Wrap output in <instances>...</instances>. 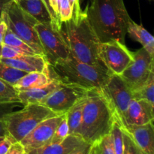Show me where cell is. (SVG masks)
<instances>
[{
	"label": "cell",
	"mask_w": 154,
	"mask_h": 154,
	"mask_svg": "<svg viewBox=\"0 0 154 154\" xmlns=\"http://www.w3.org/2000/svg\"><path fill=\"white\" fill-rule=\"evenodd\" d=\"M20 103L18 91L14 86L0 78V104Z\"/></svg>",
	"instance_id": "25"
},
{
	"label": "cell",
	"mask_w": 154,
	"mask_h": 154,
	"mask_svg": "<svg viewBox=\"0 0 154 154\" xmlns=\"http://www.w3.org/2000/svg\"><path fill=\"white\" fill-rule=\"evenodd\" d=\"M64 114H59L41 122L23 139L20 141L25 151L41 148L51 143L57 126Z\"/></svg>",
	"instance_id": "12"
},
{
	"label": "cell",
	"mask_w": 154,
	"mask_h": 154,
	"mask_svg": "<svg viewBox=\"0 0 154 154\" xmlns=\"http://www.w3.org/2000/svg\"><path fill=\"white\" fill-rule=\"evenodd\" d=\"M56 115L58 114L40 104H28L6 114L4 120L8 132L20 142L41 122Z\"/></svg>",
	"instance_id": "6"
},
{
	"label": "cell",
	"mask_w": 154,
	"mask_h": 154,
	"mask_svg": "<svg viewBox=\"0 0 154 154\" xmlns=\"http://www.w3.org/2000/svg\"><path fill=\"white\" fill-rule=\"evenodd\" d=\"M53 81L49 75V70L48 72H29L20 78L14 87L17 91L27 90L43 87Z\"/></svg>",
	"instance_id": "20"
},
{
	"label": "cell",
	"mask_w": 154,
	"mask_h": 154,
	"mask_svg": "<svg viewBox=\"0 0 154 154\" xmlns=\"http://www.w3.org/2000/svg\"><path fill=\"white\" fill-rule=\"evenodd\" d=\"M15 142H17V141H16V140L10 134L0 139V154L7 153L12 144H14Z\"/></svg>",
	"instance_id": "31"
},
{
	"label": "cell",
	"mask_w": 154,
	"mask_h": 154,
	"mask_svg": "<svg viewBox=\"0 0 154 154\" xmlns=\"http://www.w3.org/2000/svg\"><path fill=\"white\" fill-rule=\"evenodd\" d=\"M24 154H28V153H26V152H25V153H24Z\"/></svg>",
	"instance_id": "43"
},
{
	"label": "cell",
	"mask_w": 154,
	"mask_h": 154,
	"mask_svg": "<svg viewBox=\"0 0 154 154\" xmlns=\"http://www.w3.org/2000/svg\"><path fill=\"white\" fill-rule=\"evenodd\" d=\"M122 126L132 137L143 154H154L153 121L138 126Z\"/></svg>",
	"instance_id": "14"
},
{
	"label": "cell",
	"mask_w": 154,
	"mask_h": 154,
	"mask_svg": "<svg viewBox=\"0 0 154 154\" xmlns=\"http://www.w3.org/2000/svg\"><path fill=\"white\" fill-rule=\"evenodd\" d=\"M127 33L131 38L141 44L142 48L154 57V38L143 26L131 20L127 27Z\"/></svg>",
	"instance_id": "18"
},
{
	"label": "cell",
	"mask_w": 154,
	"mask_h": 154,
	"mask_svg": "<svg viewBox=\"0 0 154 154\" xmlns=\"http://www.w3.org/2000/svg\"><path fill=\"white\" fill-rule=\"evenodd\" d=\"M102 92L116 114L121 118L126 112L132 98V91L120 75L111 74L102 90Z\"/></svg>",
	"instance_id": "11"
},
{
	"label": "cell",
	"mask_w": 154,
	"mask_h": 154,
	"mask_svg": "<svg viewBox=\"0 0 154 154\" xmlns=\"http://www.w3.org/2000/svg\"><path fill=\"white\" fill-rule=\"evenodd\" d=\"M18 104L20 103H2L0 104V139L9 135L6 129L5 123V117L8 113L12 112L17 107Z\"/></svg>",
	"instance_id": "27"
},
{
	"label": "cell",
	"mask_w": 154,
	"mask_h": 154,
	"mask_svg": "<svg viewBox=\"0 0 154 154\" xmlns=\"http://www.w3.org/2000/svg\"><path fill=\"white\" fill-rule=\"evenodd\" d=\"M88 90L76 85L63 84L45 98L40 105L47 107L57 114H65L78 101L87 95Z\"/></svg>",
	"instance_id": "10"
},
{
	"label": "cell",
	"mask_w": 154,
	"mask_h": 154,
	"mask_svg": "<svg viewBox=\"0 0 154 154\" xmlns=\"http://www.w3.org/2000/svg\"><path fill=\"white\" fill-rule=\"evenodd\" d=\"M26 74V72L15 69L0 60V78L12 86H14Z\"/></svg>",
	"instance_id": "24"
},
{
	"label": "cell",
	"mask_w": 154,
	"mask_h": 154,
	"mask_svg": "<svg viewBox=\"0 0 154 154\" xmlns=\"http://www.w3.org/2000/svg\"><path fill=\"white\" fill-rule=\"evenodd\" d=\"M15 2L38 23H52L51 15L42 0H17Z\"/></svg>",
	"instance_id": "19"
},
{
	"label": "cell",
	"mask_w": 154,
	"mask_h": 154,
	"mask_svg": "<svg viewBox=\"0 0 154 154\" xmlns=\"http://www.w3.org/2000/svg\"><path fill=\"white\" fill-rule=\"evenodd\" d=\"M94 154H114L113 140L111 133L105 135L93 144Z\"/></svg>",
	"instance_id": "26"
},
{
	"label": "cell",
	"mask_w": 154,
	"mask_h": 154,
	"mask_svg": "<svg viewBox=\"0 0 154 154\" xmlns=\"http://www.w3.org/2000/svg\"><path fill=\"white\" fill-rule=\"evenodd\" d=\"M87 96V95H86ZM86 96L80 99L74 106H72L65 114L69 126V135H75L79 136L80 128L82 121L83 109L85 103Z\"/></svg>",
	"instance_id": "21"
},
{
	"label": "cell",
	"mask_w": 154,
	"mask_h": 154,
	"mask_svg": "<svg viewBox=\"0 0 154 154\" xmlns=\"http://www.w3.org/2000/svg\"><path fill=\"white\" fill-rule=\"evenodd\" d=\"M60 31L70 50V56L90 65L102 64L99 58V42L85 12L62 23Z\"/></svg>",
	"instance_id": "4"
},
{
	"label": "cell",
	"mask_w": 154,
	"mask_h": 154,
	"mask_svg": "<svg viewBox=\"0 0 154 154\" xmlns=\"http://www.w3.org/2000/svg\"><path fill=\"white\" fill-rule=\"evenodd\" d=\"M69 2L71 8H72V13H73L72 18L78 17L80 14H81V12L82 11L81 8V5H80V1L79 0H69Z\"/></svg>",
	"instance_id": "33"
},
{
	"label": "cell",
	"mask_w": 154,
	"mask_h": 154,
	"mask_svg": "<svg viewBox=\"0 0 154 154\" xmlns=\"http://www.w3.org/2000/svg\"><path fill=\"white\" fill-rule=\"evenodd\" d=\"M2 45H0V60H1V52H2Z\"/></svg>",
	"instance_id": "39"
},
{
	"label": "cell",
	"mask_w": 154,
	"mask_h": 154,
	"mask_svg": "<svg viewBox=\"0 0 154 154\" xmlns=\"http://www.w3.org/2000/svg\"><path fill=\"white\" fill-rule=\"evenodd\" d=\"M10 1H11V0H0V16H1V14L4 9L5 6Z\"/></svg>",
	"instance_id": "38"
},
{
	"label": "cell",
	"mask_w": 154,
	"mask_h": 154,
	"mask_svg": "<svg viewBox=\"0 0 154 154\" xmlns=\"http://www.w3.org/2000/svg\"><path fill=\"white\" fill-rule=\"evenodd\" d=\"M42 2H43V3L45 4V7L47 8V9H48V12H49L50 15H51V20H52V23L54 24V25L57 28L60 29V27H61V26L58 23V22H57V20H56L55 16H54V12H53L52 8H51V5H50V1L49 0H42Z\"/></svg>",
	"instance_id": "36"
},
{
	"label": "cell",
	"mask_w": 154,
	"mask_h": 154,
	"mask_svg": "<svg viewBox=\"0 0 154 154\" xmlns=\"http://www.w3.org/2000/svg\"><path fill=\"white\" fill-rule=\"evenodd\" d=\"M84 11L99 42L117 40L125 44L132 19L123 0H91Z\"/></svg>",
	"instance_id": "1"
},
{
	"label": "cell",
	"mask_w": 154,
	"mask_h": 154,
	"mask_svg": "<svg viewBox=\"0 0 154 154\" xmlns=\"http://www.w3.org/2000/svg\"><path fill=\"white\" fill-rule=\"evenodd\" d=\"M0 18L15 35L31 47L38 54L45 57L42 44L35 29V26L38 22L34 17L11 0L5 6Z\"/></svg>",
	"instance_id": "5"
},
{
	"label": "cell",
	"mask_w": 154,
	"mask_h": 154,
	"mask_svg": "<svg viewBox=\"0 0 154 154\" xmlns=\"http://www.w3.org/2000/svg\"><path fill=\"white\" fill-rule=\"evenodd\" d=\"M24 147L20 142H15L11 145L6 154H24Z\"/></svg>",
	"instance_id": "35"
},
{
	"label": "cell",
	"mask_w": 154,
	"mask_h": 154,
	"mask_svg": "<svg viewBox=\"0 0 154 154\" xmlns=\"http://www.w3.org/2000/svg\"><path fill=\"white\" fill-rule=\"evenodd\" d=\"M61 84L60 81L54 79V81L43 87L18 91L20 103L23 105L28 104H40L54 90L58 88Z\"/></svg>",
	"instance_id": "17"
},
{
	"label": "cell",
	"mask_w": 154,
	"mask_h": 154,
	"mask_svg": "<svg viewBox=\"0 0 154 154\" xmlns=\"http://www.w3.org/2000/svg\"><path fill=\"white\" fill-rule=\"evenodd\" d=\"M132 98L136 100H146L154 105V72L144 85L132 91Z\"/></svg>",
	"instance_id": "23"
},
{
	"label": "cell",
	"mask_w": 154,
	"mask_h": 154,
	"mask_svg": "<svg viewBox=\"0 0 154 154\" xmlns=\"http://www.w3.org/2000/svg\"><path fill=\"white\" fill-rule=\"evenodd\" d=\"M2 62L19 70L29 72H48V61L44 56L21 55L13 59H1Z\"/></svg>",
	"instance_id": "15"
},
{
	"label": "cell",
	"mask_w": 154,
	"mask_h": 154,
	"mask_svg": "<svg viewBox=\"0 0 154 154\" xmlns=\"http://www.w3.org/2000/svg\"><path fill=\"white\" fill-rule=\"evenodd\" d=\"M69 135V126H68L67 120H66V115L64 114L63 117L62 118L61 121L57 126L55 132L54 134L50 144H57L60 143Z\"/></svg>",
	"instance_id": "28"
},
{
	"label": "cell",
	"mask_w": 154,
	"mask_h": 154,
	"mask_svg": "<svg viewBox=\"0 0 154 154\" xmlns=\"http://www.w3.org/2000/svg\"><path fill=\"white\" fill-rule=\"evenodd\" d=\"M35 29L42 44L45 59L50 66L66 60L70 56V50L61 31L52 23H37Z\"/></svg>",
	"instance_id": "7"
},
{
	"label": "cell",
	"mask_w": 154,
	"mask_h": 154,
	"mask_svg": "<svg viewBox=\"0 0 154 154\" xmlns=\"http://www.w3.org/2000/svg\"><path fill=\"white\" fill-rule=\"evenodd\" d=\"M48 70L53 80L78 86L87 90H102L112 74L102 64L90 65L78 61L72 56L53 66L49 65Z\"/></svg>",
	"instance_id": "3"
},
{
	"label": "cell",
	"mask_w": 154,
	"mask_h": 154,
	"mask_svg": "<svg viewBox=\"0 0 154 154\" xmlns=\"http://www.w3.org/2000/svg\"><path fill=\"white\" fill-rule=\"evenodd\" d=\"M50 5L52 8L54 14L55 16L56 20L58 23L61 26V23L60 20V0H49Z\"/></svg>",
	"instance_id": "34"
},
{
	"label": "cell",
	"mask_w": 154,
	"mask_h": 154,
	"mask_svg": "<svg viewBox=\"0 0 154 154\" xmlns=\"http://www.w3.org/2000/svg\"><path fill=\"white\" fill-rule=\"evenodd\" d=\"M99 58L101 63L114 75H120L132 63L133 53L131 52L124 43L117 40L100 42Z\"/></svg>",
	"instance_id": "8"
},
{
	"label": "cell",
	"mask_w": 154,
	"mask_h": 154,
	"mask_svg": "<svg viewBox=\"0 0 154 154\" xmlns=\"http://www.w3.org/2000/svg\"><path fill=\"white\" fill-rule=\"evenodd\" d=\"M21 55H25L22 53L13 49L11 47L5 45H2V52L1 59H13L20 57Z\"/></svg>",
	"instance_id": "30"
},
{
	"label": "cell",
	"mask_w": 154,
	"mask_h": 154,
	"mask_svg": "<svg viewBox=\"0 0 154 154\" xmlns=\"http://www.w3.org/2000/svg\"><path fill=\"white\" fill-rule=\"evenodd\" d=\"M133 53V61L120 75L132 91L144 85L154 72V57L144 48Z\"/></svg>",
	"instance_id": "9"
},
{
	"label": "cell",
	"mask_w": 154,
	"mask_h": 154,
	"mask_svg": "<svg viewBox=\"0 0 154 154\" xmlns=\"http://www.w3.org/2000/svg\"><path fill=\"white\" fill-rule=\"evenodd\" d=\"M122 130H123V154H143L141 149L138 147V146L137 145L136 143L134 141V140L132 139V137L129 135V133L123 129V126H122Z\"/></svg>",
	"instance_id": "29"
},
{
	"label": "cell",
	"mask_w": 154,
	"mask_h": 154,
	"mask_svg": "<svg viewBox=\"0 0 154 154\" xmlns=\"http://www.w3.org/2000/svg\"><path fill=\"white\" fill-rule=\"evenodd\" d=\"M12 1H14V2H17V0H12Z\"/></svg>",
	"instance_id": "42"
},
{
	"label": "cell",
	"mask_w": 154,
	"mask_h": 154,
	"mask_svg": "<svg viewBox=\"0 0 154 154\" xmlns=\"http://www.w3.org/2000/svg\"><path fill=\"white\" fill-rule=\"evenodd\" d=\"M6 29H7V26H6L5 23L4 21L0 18V45L2 44L3 38H4Z\"/></svg>",
	"instance_id": "37"
},
{
	"label": "cell",
	"mask_w": 154,
	"mask_h": 154,
	"mask_svg": "<svg viewBox=\"0 0 154 154\" xmlns=\"http://www.w3.org/2000/svg\"><path fill=\"white\" fill-rule=\"evenodd\" d=\"M93 150V144L85 142L69 154H91Z\"/></svg>",
	"instance_id": "32"
},
{
	"label": "cell",
	"mask_w": 154,
	"mask_h": 154,
	"mask_svg": "<svg viewBox=\"0 0 154 154\" xmlns=\"http://www.w3.org/2000/svg\"><path fill=\"white\" fill-rule=\"evenodd\" d=\"M91 154H94V148H93V152H92V153Z\"/></svg>",
	"instance_id": "40"
},
{
	"label": "cell",
	"mask_w": 154,
	"mask_h": 154,
	"mask_svg": "<svg viewBox=\"0 0 154 154\" xmlns=\"http://www.w3.org/2000/svg\"><path fill=\"white\" fill-rule=\"evenodd\" d=\"M154 105L146 100L132 99L121 118H119L123 126H138L153 122L154 120Z\"/></svg>",
	"instance_id": "13"
},
{
	"label": "cell",
	"mask_w": 154,
	"mask_h": 154,
	"mask_svg": "<svg viewBox=\"0 0 154 154\" xmlns=\"http://www.w3.org/2000/svg\"><path fill=\"white\" fill-rule=\"evenodd\" d=\"M3 45H8L13 49L22 53L25 55H35L38 54L32 48L29 46L26 43L21 40L20 38L15 35L10 29H6L4 38H3ZM39 55V54H38Z\"/></svg>",
	"instance_id": "22"
},
{
	"label": "cell",
	"mask_w": 154,
	"mask_h": 154,
	"mask_svg": "<svg viewBox=\"0 0 154 154\" xmlns=\"http://www.w3.org/2000/svg\"><path fill=\"white\" fill-rule=\"evenodd\" d=\"M79 1H80V2H81V1H82V2H84V0H79ZM90 1H91V0H90Z\"/></svg>",
	"instance_id": "41"
},
{
	"label": "cell",
	"mask_w": 154,
	"mask_h": 154,
	"mask_svg": "<svg viewBox=\"0 0 154 154\" xmlns=\"http://www.w3.org/2000/svg\"><path fill=\"white\" fill-rule=\"evenodd\" d=\"M116 113L101 90L87 91L83 109L79 136L85 142L95 144L111 133Z\"/></svg>",
	"instance_id": "2"
},
{
	"label": "cell",
	"mask_w": 154,
	"mask_h": 154,
	"mask_svg": "<svg viewBox=\"0 0 154 154\" xmlns=\"http://www.w3.org/2000/svg\"><path fill=\"white\" fill-rule=\"evenodd\" d=\"M85 141L78 135H69L62 142L49 144L41 148L25 151L28 154H69L84 144Z\"/></svg>",
	"instance_id": "16"
}]
</instances>
